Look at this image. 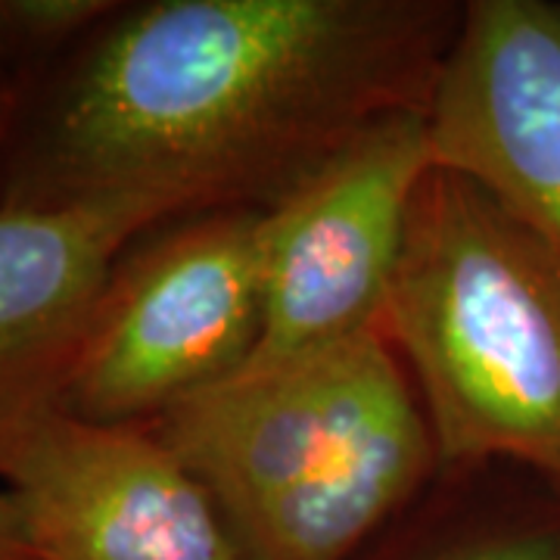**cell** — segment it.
I'll use <instances>...</instances> for the list:
<instances>
[{
	"instance_id": "cell-1",
	"label": "cell",
	"mask_w": 560,
	"mask_h": 560,
	"mask_svg": "<svg viewBox=\"0 0 560 560\" xmlns=\"http://www.w3.org/2000/svg\"><path fill=\"white\" fill-rule=\"evenodd\" d=\"M464 3L147 0L28 88L0 209H271L371 125L430 109Z\"/></svg>"
},
{
	"instance_id": "cell-2",
	"label": "cell",
	"mask_w": 560,
	"mask_h": 560,
	"mask_svg": "<svg viewBox=\"0 0 560 560\" xmlns=\"http://www.w3.org/2000/svg\"><path fill=\"white\" fill-rule=\"evenodd\" d=\"M143 427L200 480L243 560H355L440 474L381 330L237 371Z\"/></svg>"
},
{
	"instance_id": "cell-3",
	"label": "cell",
	"mask_w": 560,
	"mask_h": 560,
	"mask_svg": "<svg viewBox=\"0 0 560 560\" xmlns=\"http://www.w3.org/2000/svg\"><path fill=\"white\" fill-rule=\"evenodd\" d=\"M381 334L440 470L508 464L560 492V253L477 180H420Z\"/></svg>"
},
{
	"instance_id": "cell-4",
	"label": "cell",
	"mask_w": 560,
	"mask_h": 560,
	"mask_svg": "<svg viewBox=\"0 0 560 560\" xmlns=\"http://www.w3.org/2000/svg\"><path fill=\"white\" fill-rule=\"evenodd\" d=\"M261 209L162 221L121 249L60 408L153 423L241 371L261 330Z\"/></svg>"
},
{
	"instance_id": "cell-5",
	"label": "cell",
	"mask_w": 560,
	"mask_h": 560,
	"mask_svg": "<svg viewBox=\"0 0 560 560\" xmlns=\"http://www.w3.org/2000/svg\"><path fill=\"white\" fill-rule=\"evenodd\" d=\"M430 168L427 109H408L361 131L261 209V330L241 371L381 330L411 202Z\"/></svg>"
},
{
	"instance_id": "cell-6",
	"label": "cell",
	"mask_w": 560,
	"mask_h": 560,
	"mask_svg": "<svg viewBox=\"0 0 560 560\" xmlns=\"http://www.w3.org/2000/svg\"><path fill=\"white\" fill-rule=\"evenodd\" d=\"M35 560H243L200 480L143 423L50 408L0 448Z\"/></svg>"
},
{
	"instance_id": "cell-7",
	"label": "cell",
	"mask_w": 560,
	"mask_h": 560,
	"mask_svg": "<svg viewBox=\"0 0 560 560\" xmlns=\"http://www.w3.org/2000/svg\"><path fill=\"white\" fill-rule=\"evenodd\" d=\"M433 165L560 253V3L470 0L427 109Z\"/></svg>"
},
{
	"instance_id": "cell-8",
	"label": "cell",
	"mask_w": 560,
	"mask_h": 560,
	"mask_svg": "<svg viewBox=\"0 0 560 560\" xmlns=\"http://www.w3.org/2000/svg\"><path fill=\"white\" fill-rule=\"evenodd\" d=\"M150 228L135 206L0 209V448L60 408L106 278Z\"/></svg>"
},
{
	"instance_id": "cell-9",
	"label": "cell",
	"mask_w": 560,
	"mask_h": 560,
	"mask_svg": "<svg viewBox=\"0 0 560 560\" xmlns=\"http://www.w3.org/2000/svg\"><path fill=\"white\" fill-rule=\"evenodd\" d=\"M517 474L440 470L355 560H560V492Z\"/></svg>"
},
{
	"instance_id": "cell-10",
	"label": "cell",
	"mask_w": 560,
	"mask_h": 560,
	"mask_svg": "<svg viewBox=\"0 0 560 560\" xmlns=\"http://www.w3.org/2000/svg\"><path fill=\"white\" fill-rule=\"evenodd\" d=\"M28 94V75L10 57L7 44L0 38V143L7 140L13 121L20 116V106Z\"/></svg>"
},
{
	"instance_id": "cell-11",
	"label": "cell",
	"mask_w": 560,
	"mask_h": 560,
	"mask_svg": "<svg viewBox=\"0 0 560 560\" xmlns=\"http://www.w3.org/2000/svg\"><path fill=\"white\" fill-rule=\"evenodd\" d=\"M0 560H35L25 539L20 508L7 489H0Z\"/></svg>"
}]
</instances>
